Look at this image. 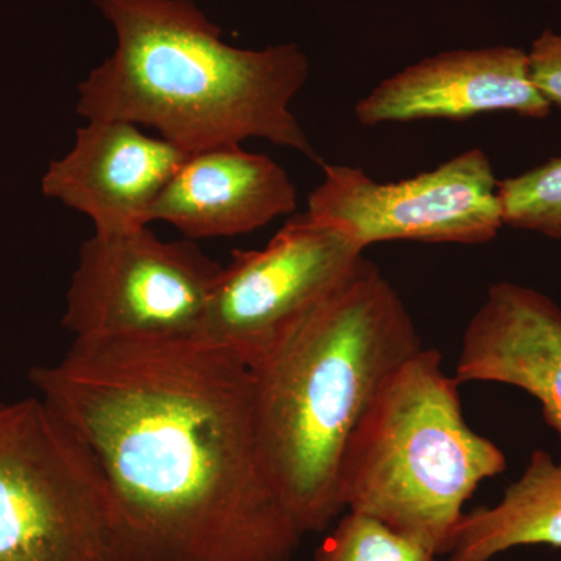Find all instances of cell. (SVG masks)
Here are the masks:
<instances>
[{
  "label": "cell",
  "mask_w": 561,
  "mask_h": 561,
  "mask_svg": "<svg viewBox=\"0 0 561 561\" xmlns=\"http://www.w3.org/2000/svg\"><path fill=\"white\" fill-rule=\"evenodd\" d=\"M31 381L102 476L125 561L294 559L242 362L195 337L73 341Z\"/></svg>",
  "instance_id": "obj_1"
},
{
  "label": "cell",
  "mask_w": 561,
  "mask_h": 561,
  "mask_svg": "<svg viewBox=\"0 0 561 561\" xmlns=\"http://www.w3.org/2000/svg\"><path fill=\"white\" fill-rule=\"evenodd\" d=\"M523 546L561 549V463L545 449L496 504L465 512L446 561H491Z\"/></svg>",
  "instance_id": "obj_13"
},
{
  "label": "cell",
  "mask_w": 561,
  "mask_h": 561,
  "mask_svg": "<svg viewBox=\"0 0 561 561\" xmlns=\"http://www.w3.org/2000/svg\"><path fill=\"white\" fill-rule=\"evenodd\" d=\"M421 348L400 294L364 257L250 367L262 463L302 535L327 530L345 513L350 443L391 376Z\"/></svg>",
  "instance_id": "obj_2"
},
{
  "label": "cell",
  "mask_w": 561,
  "mask_h": 561,
  "mask_svg": "<svg viewBox=\"0 0 561 561\" xmlns=\"http://www.w3.org/2000/svg\"><path fill=\"white\" fill-rule=\"evenodd\" d=\"M321 541L316 561H437V553L360 513L345 512Z\"/></svg>",
  "instance_id": "obj_15"
},
{
  "label": "cell",
  "mask_w": 561,
  "mask_h": 561,
  "mask_svg": "<svg viewBox=\"0 0 561 561\" xmlns=\"http://www.w3.org/2000/svg\"><path fill=\"white\" fill-rule=\"evenodd\" d=\"M0 561H125L102 476L39 397L0 401Z\"/></svg>",
  "instance_id": "obj_5"
},
{
  "label": "cell",
  "mask_w": 561,
  "mask_h": 561,
  "mask_svg": "<svg viewBox=\"0 0 561 561\" xmlns=\"http://www.w3.org/2000/svg\"><path fill=\"white\" fill-rule=\"evenodd\" d=\"M454 378L526 391L561 445L560 306L522 284H493L468 321Z\"/></svg>",
  "instance_id": "obj_11"
},
{
  "label": "cell",
  "mask_w": 561,
  "mask_h": 561,
  "mask_svg": "<svg viewBox=\"0 0 561 561\" xmlns=\"http://www.w3.org/2000/svg\"><path fill=\"white\" fill-rule=\"evenodd\" d=\"M551 111L531 81L527 50L491 46L442 51L413 62L373 88L354 113L362 125L375 127L490 113L545 119Z\"/></svg>",
  "instance_id": "obj_9"
},
{
  "label": "cell",
  "mask_w": 561,
  "mask_h": 561,
  "mask_svg": "<svg viewBox=\"0 0 561 561\" xmlns=\"http://www.w3.org/2000/svg\"><path fill=\"white\" fill-rule=\"evenodd\" d=\"M297 208V187L278 162L241 146L187 154L151 206L161 220L190 239L234 238L265 227Z\"/></svg>",
  "instance_id": "obj_12"
},
{
  "label": "cell",
  "mask_w": 561,
  "mask_h": 561,
  "mask_svg": "<svg viewBox=\"0 0 561 561\" xmlns=\"http://www.w3.org/2000/svg\"><path fill=\"white\" fill-rule=\"evenodd\" d=\"M324 179L308 198V216L341 228L362 250L371 243H485L504 227L489 154L470 149L397 183L362 169L321 164Z\"/></svg>",
  "instance_id": "obj_8"
},
{
  "label": "cell",
  "mask_w": 561,
  "mask_h": 561,
  "mask_svg": "<svg viewBox=\"0 0 561 561\" xmlns=\"http://www.w3.org/2000/svg\"><path fill=\"white\" fill-rule=\"evenodd\" d=\"M527 54L535 88L551 106L561 108V33L542 32Z\"/></svg>",
  "instance_id": "obj_16"
},
{
  "label": "cell",
  "mask_w": 561,
  "mask_h": 561,
  "mask_svg": "<svg viewBox=\"0 0 561 561\" xmlns=\"http://www.w3.org/2000/svg\"><path fill=\"white\" fill-rule=\"evenodd\" d=\"M364 251L341 228L295 217L264 249L232 251L194 337L253 367L353 275Z\"/></svg>",
  "instance_id": "obj_7"
},
{
  "label": "cell",
  "mask_w": 561,
  "mask_h": 561,
  "mask_svg": "<svg viewBox=\"0 0 561 561\" xmlns=\"http://www.w3.org/2000/svg\"><path fill=\"white\" fill-rule=\"evenodd\" d=\"M504 227L561 241V157L497 184Z\"/></svg>",
  "instance_id": "obj_14"
},
{
  "label": "cell",
  "mask_w": 561,
  "mask_h": 561,
  "mask_svg": "<svg viewBox=\"0 0 561 561\" xmlns=\"http://www.w3.org/2000/svg\"><path fill=\"white\" fill-rule=\"evenodd\" d=\"M442 354L421 348L383 387L343 460L345 512L370 516L446 556L465 504L507 468L504 451L467 419Z\"/></svg>",
  "instance_id": "obj_4"
},
{
  "label": "cell",
  "mask_w": 561,
  "mask_h": 561,
  "mask_svg": "<svg viewBox=\"0 0 561 561\" xmlns=\"http://www.w3.org/2000/svg\"><path fill=\"white\" fill-rule=\"evenodd\" d=\"M114 54L79 84L77 114L153 128L184 153L265 139L323 164L290 103L309 76L295 44L239 49L191 0H92Z\"/></svg>",
  "instance_id": "obj_3"
},
{
  "label": "cell",
  "mask_w": 561,
  "mask_h": 561,
  "mask_svg": "<svg viewBox=\"0 0 561 561\" xmlns=\"http://www.w3.org/2000/svg\"><path fill=\"white\" fill-rule=\"evenodd\" d=\"M221 267L194 242L149 227L95 232L81 245L62 328L73 341L194 337Z\"/></svg>",
  "instance_id": "obj_6"
},
{
  "label": "cell",
  "mask_w": 561,
  "mask_h": 561,
  "mask_svg": "<svg viewBox=\"0 0 561 561\" xmlns=\"http://www.w3.org/2000/svg\"><path fill=\"white\" fill-rule=\"evenodd\" d=\"M87 122L44 172V197L90 217L95 232L149 227L151 206L187 153L130 122Z\"/></svg>",
  "instance_id": "obj_10"
}]
</instances>
